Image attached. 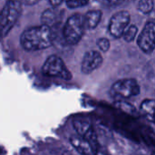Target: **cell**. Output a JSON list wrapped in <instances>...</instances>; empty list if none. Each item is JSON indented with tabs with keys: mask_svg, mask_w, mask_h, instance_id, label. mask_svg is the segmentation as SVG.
Segmentation results:
<instances>
[{
	"mask_svg": "<svg viewBox=\"0 0 155 155\" xmlns=\"http://www.w3.org/2000/svg\"><path fill=\"white\" fill-rule=\"evenodd\" d=\"M54 35L52 29L41 25L25 30L20 36V44L26 51H38L48 48L52 45Z\"/></svg>",
	"mask_w": 155,
	"mask_h": 155,
	"instance_id": "1",
	"label": "cell"
},
{
	"mask_svg": "<svg viewBox=\"0 0 155 155\" xmlns=\"http://www.w3.org/2000/svg\"><path fill=\"white\" fill-rule=\"evenodd\" d=\"M22 3L8 0L0 11V39L5 37L22 14Z\"/></svg>",
	"mask_w": 155,
	"mask_h": 155,
	"instance_id": "2",
	"label": "cell"
},
{
	"mask_svg": "<svg viewBox=\"0 0 155 155\" xmlns=\"http://www.w3.org/2000/svg\"><path fill=\"white\" fill-rule=\"evenodd\" d=\"M84 16L82 15L74 14L71 15L63 29L64 40L69 45H76L80 42L84 35Z\"/></svg>",
	"mask_w": 155,
	"mask_h": 155,
	"instance_id": "3",
	"label": "cell"
},
{
	"mask_svg": "<svg viewBox=\"0 0 155 155\" xmlns=\"http://www.w3.org/2000/svg\"><path fill=\"white\" fill-rule=\"evenodd\" d=\"M42 71L48 76H57L64 80L72 79V74L67 69L64 61L57 55L49 56L45 62Z\"/></svg>",
	"mask_w": 155,
	"mask_h": 155,
	"instance_id": "4",
	"label": "cell"
},
{
	"mask_svg": "<svg viewBox=\"0 0 155 155\" xmlns=\"http://www.w3.org/2000/svg\"><path fill=\"white\" fill-rule=\"evenodd\" d=\"M140 92L141 88L138 82L133 78L121 79L115 82L111 87V93L113 95L124 99L136 96Z\"/></svg>",
	"mask_w": 155,
	"mask_h": 155,
	"instance_id": "5",
	"label": "cell"
},
{
	"mask_svg": "<svg viewBox=\"0 0 155 155\" xmlns=\"http://www.w3.org/2000/svg\"><path fill=\"white\" fill-rule=\"evenodd\" d=\"M130 21H131V15L129 12L123 10L115 13L110 19V23H109L110 34L115 38L122 37L126 27L130 25Z\"/></svg>",
	"mask_w": 155,
	"mask_h": 155,
	"instance_id": "6",
	"label": "cell"
},
{
	"mask_svg": "<svg viewBox=\"0 0 155 155\" xmlns=\"http://www.w3.org/2000/svg\"><path fill=\"white\" fill-rule=\"evenodd\" d=\"M74 127L77 132L78 135L85 139L91 144L94 151L97 153L99 150V143L97 140V135L91 124L84 120H74Z\"/></svg>",
	"mask_w": 155,
	"mask_h": 155,
	"instance_id": "7",
	"label": "cell"
},
{
	"mask_svg": "<svg viewBox=\"0 0 155 155\" xmlns=\"http://www.w3.org/2000/svg\"><path fill=\"white\" fill-rule=\"evenodd\" d=\"M154 33V22L150 21L145 25L144 28L143 29L141 35L137 39L138 46L143 52L150 54L153 51L155 46Z\"/></svg>",
	"mask_w": 155,
	"mask_h": 155,
	"instance_id": "8",
	"label": "cell"
},
{
	"mask_svg": "<svg viewBox=\"0 0 155 155\" xmlns=\"http://www.w3.org/2000/svg\"><path fill=\"white\" fill-rule=\"evenodd\" d=\"M103 56L97 51L87 52L82 61V72L85 74L93 73L103 64Z\"/></svg>",
	"mask_w": 155,
	"mask_h": 155,
	"instance_id": "9",
	"label": "cell"
},
{
	"mask_svg": "<svg viewBox=\"0 0 155 155\" xmlns=\"http://www.w3.org/2000/svg\"><path fill=\"white\" fill-rule=\"evenodd\" d=\"M41 21L43 25H45L49 26L51 29L52 27L58 25L62 21V15L61 12L57 9H55L54 6L53 8H48L44 11V13L41 15Z\"/></svg>",
	"mask_w": 155,
	"mask_h": 155,
	"instance_id": "10",
	"label": "cell"
},
{
	"mask_svg": "<svg viewBox=\"0 0 155 155\" xmlns=\"http://www.w3.org/2000/svg\"><path fill=\"white\" fill-rule=\"evenodd\" d=\"M70 143L73 145V147L80 153L84 155H94L96 153L94 151L91 144L81 136H72L70 138Z\"/></svg>",
	"mask_w": 155,
	"mask_h": 155,
	"instance_id": "11",
	"label": "cell"
},
{
	"mask_svg": "<svg viewBox=\"0 0 155 155\" xmlns=\"http://www.w3.org/2000/svg\"><path fill=\"white\" fill-rule=\"evenodd\" d=\"M102 15L103 14L100 10H92L87 12L84 16V26L89 29L95 28L102 19Z\"/></svg>",
	"mask_w": 155,
	"mask_h": 155,
	"instance_id": "12",
	"label": "cell"
},
{
	"mask_svg": "<svg viewBox=\"0 0 155 155\" xmlns=\"http://www.w3.org/2000/svg\"><path fill=\"white\" fill-rule=\"evenodd\" d=\"M154 105L155 102L153 99H146L141 104L140 106L141 113L152 123L154 121Z\"/></svg>",
	"mask_w": 155,
	"mask_h": 155,
	"instance_id": "13",
	"label": "cell"
},
{
	"mask_svg": "<svg viewBox=\"0 0 155 155\" xmlns=\"http://www.w3.org/2000/svg\"><path fill=\"white\" fill-rule=\"evenodd\" d=\"M137 33H138L137 26L135 25H129L126 27V29L124 32V34H123L122 36L124 37V39L126 42L130 43V42H132V41H134L135 39V36H136Z\"/></svg>",
	"mask_w": 155,
	"mask_h": 155,
	"instance_id": "14",
	"label": "cell"
},
{
	"mask_svg": "<svg viewBox=\"0 0 155 155\" xmlns=\"http://www.w3.org/2000/svg\"><path fill=\"white\" fill-rule=\"evenodd\" d=\"M153 0H140L138 4V10L143 14H149L153 11Z\"/></svg>",
	"mask_w": 155,
	"mask_h": 155,
	"instance_id": "15",
	"label": "cell"
},
{
	"mask_svg": "<svg viewBox=\"0 0 155 155\" xmlns=\"http://www.w3.org/2000/svg\"><path fill=\"white\" fill-rule=\"evenodd\" d=\"M89 0H65L66 5L69 8H77L86 5Z\"/></svg>",
	"mask_w": 155,
	"mask_h": 155,
	"instance_id": "16",
	"label": "cell"
},
{
	"mask_svg": "<svg viewBox=\"0 0 155 155\" xmlns=\"http://www.w3.org/2000/svg\"><path fill=\"white\" fill-rule=\"evenodd\" d=\"M97 45L103 52H107L110 49V41L107 38L102 37L97 40Z\"/></svg>",
	"mask_w": 155,
	"mask_h": 155,
	"instance_id": "17",
	"label": "cell"
},
{
	"mask_svg": "<svg viewBox=\"0 0 155 155\" xmlns=\"http://www.w3.org/2000/svg\"><path fill=\"white\" fill-rule=\"evenodd\" d=\"M124 0H104V3L110 6H116L122 4Z\"/></svg>",
	"mask_w": 155,
	"mask_h": 155,
	"instance_id": "18",
	"label": "cell"
},
{
	"mask_svg": "<svg viewBox=\"0 0 155 155\" xmlns=\"http://www.w3.org/2000/svg\"><path fill=\"white\" fill-rule=\"evenodd\" d=\"M40 0H22V3L26 5H35L39 2Z\"/></svg>",
	"mask_w": 155,
	"mask_h": 155,
	"instance_id": "19",
	"label": "cell"
},
{
	"mask_svg": "<svg viewBox=\"0 0 155 155\" xmlns=\"http://www.w3.org/2000/svg\"><path fill=\"white\" fill-rule=\"evenodd\" d=\"M64 0H49L50 4L54 6V7H56V6H59L62 3H63Z\"/></svg>",
	"mask_w": 155,
	"mask_h": 155,
	"instance_id": "20",
	"label": "cell"
}]
</instances>
